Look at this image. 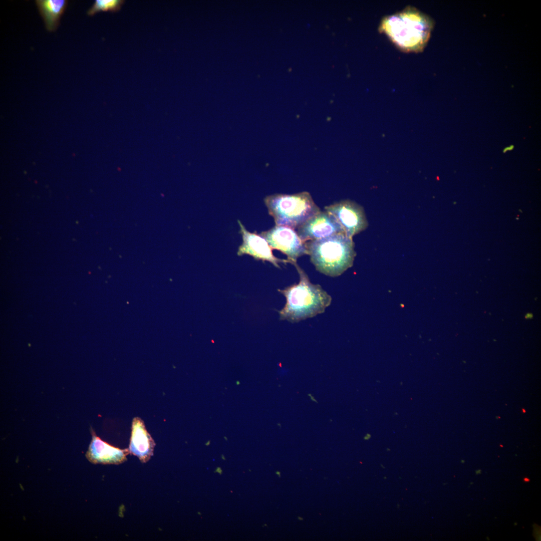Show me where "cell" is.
<instances>
[{
	"label": "cell",
	"mask_w": 541,
	"mask_h": 541,
	"mask_svg": "<svg viewBox=\"0 0 541 541\" xmlns=\"http://www.w3.org/2000/svg\"><path fill=\"white\" fill-rule=\"evenodd\" d=\"M293 265L299 275V283L278 290L286 299L284 307L278 311L280 319L292 323L324 313L332 300L331 296L320 285L311 282L297 263Z\"/></svg>",
	"instance_id": "cell-1"
},
{
	"label": "cell",
	"mask_w": 541,
	"mask_h": 541,
	"mask_svg": "<svg viewBox=\"0 0 541 541\" xmlns=\"http://www.w3.org/2000/svg\"><path fill=\"white\" fill-rule=\"evenodd\" d=\"M433 27L431 20L414 8H408L384 18L380 31L405 52H419L426 46Z\"/></svg>",
	"instance_id": "cell-2"
},
{
	"label": "cell",
	"mask_w": 541,
	"mask_h": 541,
	"mask_svg": "<svg viewBox=\"0 0 541 541\" xmlns=\"http://www.w3.org/2000/svg\"><path fill=\"white\" fill-rule=\"evenodd\" d=\"M305 245L316 270L331 277L351 267L356 255L353 238L344 232L310 240Z\"/></svg>",
	"instance_id": "cell-3"
},
{
	"label": "cell",
	"mask_w": 541,
	"mask_h": 541,
	"mask_svg": "<svg viewBox=\"0 0 541 541\" xmlns=\"http://www.w3.org/2000/svg\"><path fill=\"white\" fill-rule=\"evenodd\" d=\"M264 202L276 225L294 229L321 211L307 191L293 194H274L266 196Z\"/></svg>",
	"instance_id": "cell-4"
},
{
	"label": "cell",
	"mask_w": 541,
	"mask_h": 541,
	"mask_svg": "<svg viewBox=\"0 0 541 541\" xmlns=\"http://www.w3.org/2000/svg\"><path fill=\"white\" fill-rule=\"evenodd\" d=\"M259 234L272 249L279 250L286 254L289 263L292 264L297 263L299 257L308 254L305 243L302 242L297 232L291 227L276 225Z\"/></svg>",
	"instance_id": "cell-5"
},
{
	"label": "cell",
	"mask_w": 541,
	"mask_h": 541,
	"mask_svg": "<svg viewBox=\"0 0 541 541\" xmlns=\"http://www.w3.org/2000/svg\"><path fill=\"white\" fill-rule=\"evenodd\" d=\"M324 210L334 216L349 237L353 238L368 227L363 207L354 201L340 200L325 206Z\"/></svg>",
	"instance_id": "cell-6"
},
{
	"label": "cell",
	"mask_w": 541,
	"mask_h": 541,
	"mask_svg": "<svg viewBox=\"0 0 541 541\" xmlns=\"http://www.w3.org/2000/svg\"><path fill=\"white\" fill-rule=\"evenodd\" d=\"M344 232L342 227L331 214L320 211L297 228V233L303 242Z\"/></svg>",
	"instance_id": "cell-7"
},
{
	"label": "cell",
	"mask_w": 541,
	"mask_h": 541,
	"mask_svg": "<svg viewBox=\"0 0 541 541\" xmlns=\"http://www.w3.org/2000/svg\"><path fill=\"white\" fill-rule=\"evenodd\" d=\"M238 223L242 238V242L238 249V255L248 254L256 260L269 261L279 268H281L279 263L289 262L287 259L276 257L267 241L259 234L248 231L240 220H238Z\"/></svg>",
	"instance_id": "cell-8"
},
{
	"label": "cell",
	"mask_w": 541,
	"mask_h": 541,
	"mask_svg": "<svg viewBox=\"0 0 541 541\" xmlns=\"http://www.w3.org/2000/svg\"><path fill=\"white\" fill-rule=\"evenodd\" d=\"M92 440L86 453L87 459L94 464H119L127 460L128 449L113 446L98 437L91 428Z\"/></svg>",
	"instance_id": "cell-9"
},
{
	"label": "cell",
	"mask_w": 541,
	"mask_h": 541,
	"mask_svg": "<svg viewBox=\"0 0 541 541\" xmlns=\"http://www.w3.org/2000/svg\"><path fill=\"white\" fill-rule=\"evenodd\" d=\"M155 445L143 421L139 417L134 418L128 448L130 453L136 456L142 463H146L153 455Z\"/></svg>",
	"instance_id": "cell-10"
},
{
	"label": "cell",
	"mask_w": 541,
	"mask_h": 541,
	"mask_svg": "<svg viewBox=\"0 0 541 541\" xmlns=\"http://www.w3.org/2000/svg\"><path fill=\"white\" fill-rule=\"evenodd\" d=\"M66 0H36V3L47 31L54 32L68 5Z\"/></svg>",
	"instance_id": "cell-11"
},
{
	"label": "cell",
	"mask_w": 541,
	"mask_h": 541,
	"mask_svg": "<svg viewBox=\"0 0 541 541\" xmlns=\"http://www.w3.org/2000/svg\"><path fill=\"white\" fill-rule=\"evenodd\" d=\"M124 1L122 0H96L87 14L93 16L100 12H116L120 10Z\"/></svg>",
	"instance_id": "cell-12"
},
{
	"label": "cell",
	"mask_w": 541,
	"mask_h": 541,
	"mask_svg": "<svg viewBox=\"0 0 541 541\" xmlns=\"http://www.w3.org/2000/svg\"><path fill=\"white\" fill-rule=\"evenodd\" d=\"M222 472L223 471L220 467H217L214 471V473H218L220 475L222 474Z\"/></svg>",
	"instance_id": "cell-13"
},
{
	"label": "cell",
	"mask_w": 541,
	"mask_h": 541,
	"mask_svg": "<svg viewBox=\"0 0 541 541\" xmlns=\"http://www.w3.org/2000/svg\"><path fill=\"white\" fill-rule=\"evenodd\" d=\"M532 317V314L530 313H527L525 316L526 319H531Z\"/></svg>",
	"instance_id": "cell-14"
},
{
	"label": "cell",
	"mask_w": 541,
	"mask_h": 541,
	"mask_svg": "<svg viewBox=\"0 0 541 541\" xmlns=\"http://www.w3.org/2000/svg\"><path fill=\"white\" fill-rule=\"evenodd\" d=\"M276 474H277V475H278V476H279V477H281V472H280V471H276Z\"/></svg>",
	"instance_id": "cell-15"
},
{
	"label": "cell",
	"mask_w": 541,
	"mask_h": 541,
	"mask_svg": "<svg viewBox=\"0 0 541 541\" xmlns=\"http://www.w3.org/2000/svg\"><path fill=\"white\" fill-rule=\"evenodd\" d=\"M523 481H525V482H529L530 481V479L528 478L525 477V478H523Z\"/></svg>",
	"instance_id": "cell-16"
},
{
	"label": "cell",
	"mask_w": 541,
	"mask_h": 541,
	"mask_svg": "<svg viewBox=\"0 0 541 541\" xmlns=\"http://www.w3.org/2000/svg\"><path fill=\"white\" fill-rule=\"evenodd\" d=\"M370 437V435L369 434H367L366 435V436L365 437L364 439H369Z\"/></svg>",
	"instance_id": "cell-17"
},
{
	"label": "cell",
	"mask_w": 541,
	"mask_h": 541,
	"mask_svg": "<svg viewBox=\"0 0 541 541\" xmlns=\"http://www.w3.org/2000/svg\"><path fill=\"white\" fill-rule=\"evenodd\" d=\"M481 470H476V472H476V473L477 474H480V473H481Z\"/></svg>",
	"instance_id": "cell-18"
},
{
	"label": "cell",
	"mask_w": 541,
	"mask_h": 541,
	"mask_svg": "<svg viewBox=\"0 0 541 541\" xmlns=\"http://www.w3.org/2000/svg\"><path fill=\"white\" fill-rule=\"evenodd\" d=\"M221 458H222V459L223 460H225V457H224V455H223V454H222V455H221Z\"/></svg>",
	"instance_id": "cell-19"
},
{
	"label": "cell",
	"mask_w": 541,
	"mask_h": 541,
	"mask_svg": "<svg viewBox=\"0 0 541 541\" xmlns=\"http://www.w3.org/2000/svg\"><path fill=\"white\" fill-rule=\"evenodd\" d=\"M298 518L299 520H303V518L302 517H300V516H298Z\"/></svg>",
	"instance_id": "cell-20"
},
{
	"label": "cell",
	"mask_w": 541,
	"mask_h": 541,
	"mask_svg": "<svg viewBox=\"0 0 541 541\" xmlns=\"http://www.w3.org/2000/svg\"><path fill=\"white\" fill-rule=\"evenodd\" d=\"M209 442H210L209 441L207 442V443H206V444L207 445H209Z\"/></svg>",
	"instance_id": "cell-21"
},
{
	"label": "cell",
	"mask_w": 541,
	"mask_h": 541,
	"mask_svg": "<svg viewBox=\"0 0 541 541\" xmlns=\"http://www.w3.org/2000/svg\"><path fill=\"white\" fill-rule=\"evenodd\" d=\"M262 526H267V525L266 524H264V525H262Z\"/></svg>",
	"instance_id": "cell-22"
},
{
	"label": "cell",
	"mask_w": 541,
	"mask_h": 541,
	"mask_svg": "<svg viewBox=\"0 0 541 541\" xmlns=\"http://www.w3.org/2000/svg\"><path fill=\"white\" fill-rule=\"evenodd\" d=\"M248 470H249V471H251V470H250V469H248Z\"/></svg>",
	"instance_id": "cell-23"
}]
</instances>
